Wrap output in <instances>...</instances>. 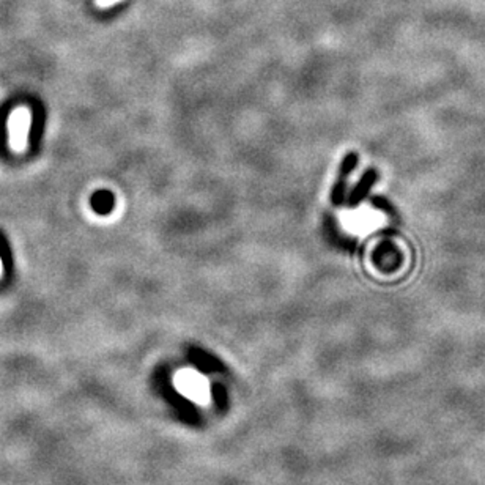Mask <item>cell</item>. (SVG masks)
I'll list each match as a JSON object with an SVG mask.
<instances>
[{
  "instance_id": "1",
  "label": "cell",
  "mask_w": 485,
  "mask_h": 485,
  "mask_svg": "<svg viewBox=\"0 0 485 485\" xmlns=\"http://www.w3.org/2000/svg\"><path fill=\"white\" fill-rule=\"evenodd\" d=\"M11 126H13V130H11L13 147L21 148L24 145L27 128H29V116H27V112L19 111L18 113H15Z\"/></svg>"
},
{
  "instance_id": "2",
  "label": "cell",
  "mask_w": 485,
  "mask_h": 485,
  "mask_svg": "<svg viewBox=\"0 0 485 485\" xmlns=\"http://www.w3.org/2000/svg\"><path fill=\"white\" fill-rule=\"evenodd\" d=\"M0 257H2V260H4V266L8 268L11 264V257H10L8 249H6V245L5 242H2V240H0Z\"/></svg>"
},
{
  "instance_id": "3",
  "label": "cell",
  "mask_w": 485,
  "mask_h": 485,
  "mask_svg": "<svg viewBox=\"0 0 485 485\" xmlns=\"http://www.w3.org/2000/svg\"><path fill=\"white\" fill-rule=\"evenodd\" d=\"M116 2H118V0H98V5L99 6H109Z\"/></svg>"
}]
</instances>
